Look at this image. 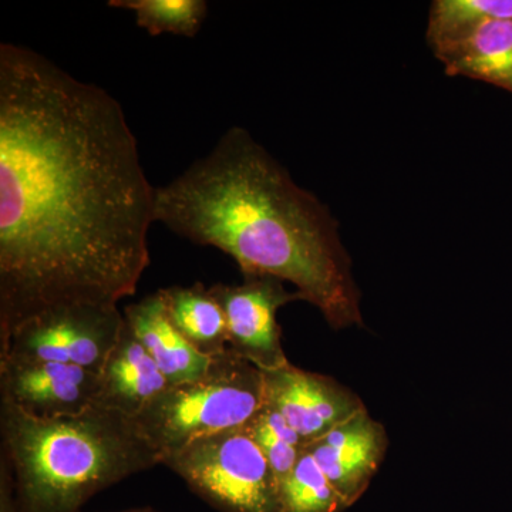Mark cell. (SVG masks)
Instances as JSON below:
<instances>
[{"instance_id":"cell-1","label":"cell","mask_w":512,"mask_h":512,"mask_svg":"<svg viewBox=\"0 0 512 512\" xmlns=\"http://www.w3.org/2000/svg\"><path fill=\"white\" fill-rule=\"evenodd\" d=\"M156 188L119 101L0 45V340L63 305H119L150 265Z\"/></svg>"},{"instance_id":"cell-2","label":"cell","mask_w":512,"mask_h":512,"mask_svg":"<svg viewBox=\"0 0 512 512\" xmlns=\"http://www.w3.org/2000/svg\"><path fill=\"white\" fill-rule=\"evenodd\" d=\"M156 222L225 252L244 276L291 282L333 329L363 326L339 222L245 128H229L207 156L156 188Z\"/></svg>"},{"instance_id":"cell-3","label":"cell","mask_w":512,"mask_h":512,"mask_svg":"<svg viewBox=\"0 0 512 512\" xmlns=\"http://www.w3.org/2000/svg\"><path fill=\"white\" fill-rule=\"evenodd\" d=\"M19 512H82L94 495L161 464L134 419L103 406L42 420L0 400Z\"/></svg>"},{"instance_id":"cell-4","label":"cell","mask_w":512,"mask_h":512,"mask_svg":"<svg viewBox=\"0 0 512 512\" xmlns=\"http://www.w3.org/2000/svg\"><path fill=\"white\" fill-rule=\"evenodd\" d=\"M264 404L261 370L228 349L201 377L170 384L134 421L163 463L194 441L244 427Z\"/></svg>"},{"instance_id":"cell-5","label":"cell","mask_w":512,"mask_h":512,"mask_svg":"<svg viewBox=\"0 0 512 512\" xmlns=\"http://www.w3.org/2000/svg\"><path fill=\"white\" fill-rule=\"evenodd\" d=\"M161 464L218 512H281L278 478L244 427L194 441Z\"/></svg>"},{"instance_id":"cell-6","label":"cell","mask_w":512,"mask_h":512,"mask_svg":"<svg viewBox=\"0 0 512 512\" xmlns=\"http://www.w3.org/2000/svg\"><path fill=\"white\" fill-rule=\"evenodd\" d=\"M124 325L119 305L56 306L20 323L0 340V359L47 360L100 373Z\"/></svg>"},{"instance_id":"cell-7","label":"cell","mask_w":512,"mask_h":512,"mask_svg":"<svg viewBox=\"0 0 512 512\" xmlns=\"http://www.w3.org/2000/svg\"><path fill=\"white\" fill-rule=\"evenodd\" d=\"M210 291L227 320L228 348L261 372L288 365L276 313L286 303L302 301L274 276H244L241 285L217 284Z\"/></svg>"},{"instance_id":"cell-8","label":"cell","mask_w":512,"mask_h":512,"mask_svg":"<svg viewBox=\"0 0 512 512\" xmlns=\"http://www.w3.org/2000/svg\"><path fill=\"white\" fill-rule=\"evenodd\" d=\"M99 399L100 373L47 360L0 359V400L36 419L77 416Z\"/></svg>"},{"instance_id":"cell-9","label":"cell","mask_w":512,"mask_h":512,"mask_svg":"<svg viewBox=\"0 0 512 512\" xmlns=\"http://www.w3.org/2000/svg\"><path fill=\"white\" fill-rule=\"evenodd\" d=\"M262 375L266 406L288 421L305 446L366 409L356 393L332 377L292 363Z\"/></svg>"},{"instance_id":"cell-10","label":"cell","mask_w":512,"mask_h":512,"mask_svg":"<svg viewBox=\"0 0 512 512\" xmlns=\"http://www.w3.org/2000/svg\"><path fill=\"white\" fill-rule=\"evenodd\" d=\"M389 437L367 409L306 444L340 497L352 507L366 493L386 456Z\"/></svg>"},{"instance_id":"cell-11","label":"cell","mask_w":512,"mask_h":512,"mask_svg":"<svg viewBox=\"0 0 512 512\" xmlns=\"http://www.w3.org/2000/svg\"><path fill=\"white\" fill-rule=\"evenodd\" d=\"M168 386L170 383L126 320L119 342L101 369L97 406L136 419Z\"/></svg>"},{"instance_id":"cell-12","label":"cell","mask_w":512,"mask_h":512,"mask_svg":"<svg viewBox=\"0 0 512 512\" xmlns=\"http://www.w3.org/2000/svg\"><path fill=\"white\" fill-rule=\"evenodd\" d=\"M124 316L168 383L190 382L207 372L212 357L202 355L178 332L158 291L127 305Z\"/></svg>"},{"instance_id":"cell-13","label":"cell","mask_w":512,"mask_h":512,"mask_svg":"<svg viewBox=\"0 0 512 512\" xmlns=\"http://www.w3.org/2000/svg\"><path fill=\"white\" fill-rule=\"evenodd\" d=\"M433 53L448 76L470 77L512 93V19L484 23Z\"/></svg>"},{"instance_id":"cell-14","label":"cell","mask_w":512,"mask_h":512,"mask_svg":"<svg viewBox=\"0 0 512 512\" xmlns=\"http://www.w3.org/2000/svg\"><path fill=\"white\" fill-rule=\"evenodd\" d=\"M158 293L168 318L198 352L208 357L227 352V320L210 288L197 282L160 289Z\"/></svg>"},{"instance_id":"cell-15","label":"cell","mask_w":512,"mask_h":512,"mask_svg":"<svg viewBox=\"0 0 512 512\" xmlns=\"http://www.w3.org/2000/svg\"><path fill=\"white\" fill-rule=\"evenodd\" d=\"M501 19H512V0H436L430 6L427 43L434 50Z\"/></svg>"},{"instance_id":"cell-16","label":"cell","mask_w":512,"mask_h":512,"mask_svg":"<svg viewBox=\"0 0 512 512\" xmlns=\"http://www.w3.org/2000/svg\"><path fill=\"white\" fill-rule=\"evenodd\" d=\"M279 493L281 512H342L349 508L306 448L279 485Z\"/></svg>"},{"instance_id":"cell-17","label":"cell","mask_w":512,"mask_h":512,"mask_svg":"<svg viewBox=\"0 0 512 512\" xmlns=\"http://www.w3.org/2000/svg\"><path fill=\"white\" fill-rule=\"evenodd\" d=\"M110 8L131 10L151 36L195 37L208 15L205 0H110Z\"/></svg>"},{"instance_id":"cell-18","label":"cell","mask_w":512,"mask_h":512,"mask_svg":"<svg viewBox=\"0 0 512 512\" xmlns=\"http://www.w3.org/2000/svg\"><path fill=\"white\" fill-rule=\"evenodd\" d=\"M244 429L261 448L281 485L295 467L305 443L288 421L266 404L245 424Z\"/></svg>"},{"instance_id":"cell-19","label":"cell","mask_w":512,"mask_h":512,"mask_svg":"<svg viewBox=\"0 0 512 512\" xmlns=\"http://www.w3.org/2000/svg\"><path fill=\"white\" fill-rule=\"evenodd\" d=\"M0 512H19L8 460L0 454Z\"/></svg>"},{"instance_id":"cell-20","label":"cell","mask_w":512,"mask_h":512,"mask_svg":"<svg viewBox=\"0 0 512 512\" xmlns=\"http://www.w3.org/2000/svg\"><path fill=\"white\" fill-rule=\"evenodd\" d=\"M120 512H158L156 510H151V508H136V510H126Z\"/></svg>"}]
</instances>
